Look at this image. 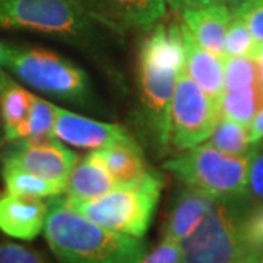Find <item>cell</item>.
<instances>
[{"label":"cell","instance_id":"cell-34","mask_svg":"<svg viewBox=\"0 0 263 263\" xmlns=\"http://www.w3.org/2000/svg\"><path fill=\"white\" fill-rule=\"evenodd\" d=\"M10 46L0 41V67L5 69V63H6V59H8V54H9Z\"/></svg>","mask_w":263,"mask_h":263},{"label":"cell","instance_id":"cell-37","mask_svg":"<svg viewBox=\"0 0 263 263\" xmlns=\"http://www.w3.org/2000/svg\"><path fill=\"white\" fill-rule=\"evenodd\" d=\"M259 263H263V256H262V259H260V262H259Z\"/></svg>","mask_w":263,"mask_h":263},{"label":"cell","instance_id":"cell-13","mask_svg":"<svg viewBox=\"0 0 263 263\" xmlns=\"http://www.w3.org/2000/svg\"><path fill=\"white\" fill-rule=\"evenodd\" d=\"M183 24L196 43L216 56H226V37L233 10L226 3H214L209 6L187 9L181 12Z\"/></svg>","mask_w":263,"mask_h":263},{"label":"cell","instance_id":"cell-10","mask_svg":"<svg viewBox=\"0 0 263 263\" xmlns=\"http://www.w3.org/2000/svg\"><path fill=\"white\" fill-rule=\"evenodd\" d=\"M92 19L119 31L151 28L165 15V0H79Z\"/></svg>","mask_w":263,"mask_h":263},{"label":"cell","instance_id":"cell-9","mask_svg":"<svg viewBox=\"0 0 263 263\" xmlns=\"http://www.w3.org/2000/svg\"><path fill=\"white\" fill-rule=\"evenodd\" d=\"M3 157V165L25 170L43 179L66 184L70 171L78 162L73 151L63 146L57 138L21 139Z\"/></svg>","mask_w":263,"mask_h":263},{"label":"cell","instance_id":"cell-8","mask_svg":"<svg viewBox=\"0 0 263 263\" xmlns=\"http://www.w3.org/2000/svg\"><path fill=\"white\" fill-rule=\"evenodd\" d=\"M179 73L170 66L139 60L142 117L151 138L160 148L167 146L171 139L170 108Z\"/></svg>","mask_w":263,"mask_h":263},{"label":"cell","instance_id":"cell-16","mask_svg":"<svg viewBox=\"0 0 263 263\" xmlns=\"http://www.w3.org/2000/svg\"><path fill=\"white\" fill-rule=\"evenodd\" d=\"M34 97L0 67V114L6 142L27 139Z\"/></svg>","mask_w":263,"mask_h":263},{"label":"cell","instance_id":"cell-29","mask_svg":"<svg viewBox=\"0 0 263 263\" xmlns=\"http://www.w3.org/2000/svg\"><path fill=\"white\" fill-rule=\"evenodd\" d=\"M181 249L180 243L162 238L161 245L154 249L149 254H145L141 263H180Z\"/></svg>","mask_w":263,"mask_h":263},{"label":"cell","instance_id":"cell-22","mask_svg":"<svg viewBox=\"0 0 263 263\" xmlns=\"http://www.w3.org/2000/svg\"><path fill=\"white\" fill-rule=\"evenodd\" d=\"M211 145H214L219 151L235 155V157H245L250 154L257 145H252L249 141V127L245 124L234 122L231 119L222 117L215 126V129L211 135Z\"/></svg>","mask_w":263,"mask_h":263},{"label":"cell","instance_id":"cell-17","mask_svg":"<svg viewBox=\"0 0 263 263\" xmlns=\"http://www.w3.org/2000/svg\"><path fill=\"white\" fill-rule=\"evenodd\" d=\"M218 199L186 187L174 200L164 224L162 238L181 243L203 221Z\"/></svg>","mask_w":263,"mask_h":263},{"label":"cell","instance_id":"cell-24","mask_svg":"<svg viewBox=\"0 0 263 263\" xmlns=\"http://www.w3.org/2000/svg\"><path fill=\"white\" fill-rule=\"evenodd\" d=\"M262 84L259 67L252 57H227L224 62V92Z\"/></svg>","mask_w":263,"mask_h":263},{"label":"cell","instance_id":"cell-15","mask_svg":"<svg viewBox=\"0 0 263 263\" xmlns=\"http://www.w3.org/2000/svg\"><path fill=\"white\" fill-rule=\"evenodd\" d=\"M91 155L107 170L117 187L133 186L148 173L143 152L132 136L113 142L100 149H94Z\"/></svg>","mask_w":263,"mask_h":263},{"label":"cell","instance_id":"cell-25","mask_svg":"<svg viewBox=\"0 0 263 263\" xmlns=\"http://www.w3.org/2000/svg\"><path fill=\"white\" fill-rule=\"evenodd\" d=\"M259 41L253 37L250 29L245 22L233 15L226 37V56L227 57H252L253 59Z\"/></svg>","mask_w":263,"mask_h":263},{"label":"cell","instance_id":"cell-21","mask_svg":"<svg viewBox=\"0 0 263 263\" xmlns=\"http://www.w3.org/2000/svg\"><path fill=\"white\" fill-rule=\"evenodd\" d=\"M221 116L249 127L263 107V85H254L237 91H227L221 98Z\"/></svg>","mask_w":263,"mask_h":263},{"label":"cell","instance_id":"cell-33","mask_svg":"<svg viewBox=\"0 0 263 263\" xmlns=\"http://www.w3.org/2000/svg\"><path fill=\"white\" fill-rule=\"evenodd\" d=\"M253 59L256 60L257 67H259L260 82H262V85H263V43H260V44H259V48H257V51H256V54H254Z\"/></svg>","mask_w":263,"mask_h":263},{"label":"cell","instance_id":"cell-36","mask_svg":"<svg viewBox=\"0 0 263 263\" xmlns=\"http://www.w3.org/2000/svg\"><path fill=\"white\" fill-rule=\"evenodd\" d=\"M238 2H240V0H222V3H226V5H228L230 8H231V6H234V5H237Z\"/></svg>","mask_w":263,"mask_h":263},{"label":"cell","instance_id":"cell-19","mask_svg":"<svg viewBox=\"0 0 263 263\" xmlns=\"http://www.w3.org/2000/svg\"><path fill=\"white\" fill-rule=\"evenodd\" d=\"M116 183L107 170L89 154L78 160L66 180L65 192L72 199H94L116 189Z\"/></svg>","mask_w":263,"mask_h":263},{"label":"cell","instance_id":"cell-5","mask_svg":"<svg viewBox=\"0 0 263 263\" xmlns=\"http://www.w3.org/2000/svg\"><path fill=\"white\" fill-rule=\"evenodd\" d=\"M5 70L40 92L63 101L79 104L88 97L84 70L48 50L10 46Z\"/></svg>","mask_w":263,"mask_h":263},{"label":"cell","instance_id":"cell-31","mask_svg":"<svg viewBox=\"0 0 263 263\" xmlns=\"http://www.w3.org/2000/svg\"><path fill=\"white\" fill-rule=\"evenodd\" d=\"M165 3H168L170 8L176 12H183L187 9H197V8L209 6L214 3H222V0H165Z\"/></svg>","mask_w":263,"mask_h":263},{"label":"cell","instance_id":"cell-28","mask_svg":"<svg viewBox=\"0 0 263 263\" xmlns=\"http://www.w3.org/2000/svg\"><path fill=\"white\" fill-rule=\"evenodd\" d=\"M0 263H48L44 254L27 246L0 241Z\"/></svg>","mask_w":263,"mask_h":263},{"label":"cell","instance_id":"cell-7","mask_svg":"<svg viewBox=\"0 0 263 263\" xmlns=\"http://www.w3.org/2000/svg\"><path fill=\"white\" fill-rule=\"evenodd\" d=\"M221 119L219 103L181 70L170 108L171 141L179 149H190L208 141Z\"/></svg>","mask_w":263,"mask_h":263},{"label":"cell","instance_id":"cell-32","mask_svg":"<svg viewBox=\"0 0 263 263\" xmlns=\"http://www.w3.org/2000/svg\"><path fill=\"white\" fill-rule=\"evenodd\" d=\"M249 141L252 145H259L263 141V107L249 124Z\"/></svg>","mask_w":263,"mask_h":263},{"label":"cell","instance_id":"cell-30","mask_svg":"<svg viewBox=\"0 0 263 263\" xmlns=\"http://www.w3.org/2000/svg\"><path fill=\"white\" fill-rule=\"evenodd\" d=\"M247 195H250L257 202H263V151L260 152L256 149L250 162Z\"/></svg>","mask_w":263,"mask_h":263},{"label":"cell","instance_id":"cell-11","mask_svg":"<svg viewBox=\"0 0 263 263\" xmlns=\"http://www.w3.org/2000/svg\"><path fill=\"white\" fill-rule=\"evenodd\" d=\"M54 136L76 148L100 149L116 141L130 138L129 132L119 124L97 122L60 107H54Z\"/></svg>","mask_w":263,"mask_h":263},{"label":"cell","instance_id":"cell-27","mask_svg":"<svg viewBox=\"0 0 263 263\" xmlns=\"http://www.w3.org/2000/svg\"><path fill=\"white\" fill-rule=\"evenodd\" d=\"M231 10L247 25L253 37L263 43V0H240Z\"/></svg>","mask_w":263,"mask_h":263},{"label":"cell","instance_id":"cell-1","mask_svg":"<svg viewBox=\"0 0 263 263\" xmlns=\"http://www.w3.org/2000/svg\"><path fill=\"white\" fill-rule=\"evenodd\" d=\"M44 235L59 263H141L146 254L142 238L97 224L67 206L63 197H50Z\"/></svg>","mask_w":263,"mask_h":263},{"label":"cell","instance_id":"cell-2","mask_svg":"<svg viewBox=\"0 0 263 263\" xmlns=\"http://www.w3.org/2000/svg\"><path fill=\"white\" fill-rule=\"evenodd\" d=\"M164 180L158 173H146L127 187H116L94 199L63 197L65 203L85 218L108 230L142 238L149 228L158 205Z\"/></svg>","mask_w":263,"mask_h":263},{"label":"cell","instance_id":"cell-6","mask_svg":"<svg viewBox=\"0 0 263 263\" xmlns=\"http://www.w3.org/2000/svg\"><path fill=\"white\" fill-rule=\"evenodd\" d=\"M91 19L79 0H0V28L76 38L89 29Z\"/></svg>","mask_w":263,"mask_h":263},{"label":"cell","instance_id":"cell-26","mask_svg":"<svg viewBox=\"0 0 263 263\" xmlns=\"http://www.w3.org/2000/svg\"><path fill=\"white\" fill-rule=\"evenodd\" d=\"M54 107L46 100L34 97L29 116V136L27 139H48L54 136Z\"/></svg>","mask_w":263,"mask_h":263},{"label":"cell","instance_id":"cell-4","mask_svg":"<svg viewBox=\"0 0 263 263\" xmlns=\"http://www.w3.org/2000/svg\"><path fill=\"white\" fill-rule=\"evenodd\" d=\"M243 209V197L218 199L196 230L180 243V263H256L249 259L240 234Z\"/></svg>","mask_w":263,"mask_h":263},{"label":"cell","instance_id":"cell-18","mask_svg":"<svg viewBox=\"0 0 263 263\" xmlns=\"http://www.w3.org/2000/svg\"><path fill=\"white\" fill-rule=\"evenodd\" d=\"M141 59L184 70V41L180 24L157 25L142 44Z\"/></svg>","mask_w":263,"mask_h":263},{"label":"cell","instance_id":"cell-23","mask_svg":"<svg viewBox=\"0 0 263 263\" xmlns=\"http://www.w3.org/2000/svg\"><path fill=\"white\" fill-rule=\"evenodd\" d=\"M240 234L249 259L259 263L263 256V202L243 209L240 218Z\"/></svg>","mask_w":263,"mask_h":263},{"label":"cell","instance_id":"cell-35","mask_svg":"<svg viewBox=\"0 0 263 263\" xmlns=\"http://www.w3.org/2000/svg\"><path fill=\"white\" fill-rule=\"evenodd\" d=\"M5 142H6V136H5V129H3V122H2V114H0V148L3 146Z\"/></svg>","mask_w":263,"mask_h":263},{"label":"cell","instance_id":"cell-20","mask_svg":"<svg viewBox=\"0 0 263 263\" xmlns=\"http://www.w3.org/2000/svg\"><path fill=\"white\" fill-rule=\"evenodd\" d=\"M2 176L6 186V192L12 195L43 199V197L59 196L65 192L63 183L43 179L18 167L3 165Z\"/></svg>","mask_w":263,"mask_h":263},{"label":"cell","instance_id":"cell-3","mask_svg":"<svg viewBox=\"0 0 263 263\" xmlns=\"http://www.w3.org/2000/svg\"><path fill=\"white\" fill-rule=\"evenodd\" d=\"M257 146L245 157L230 155L211 143H200L184 155L167 161L164 168L186 186L214 199H240L247 195L249 170Z\"/></svg>","mask_w":263,"mask_h":263},{"label":"cell","instance_id":"cell-12","mask_svg":"<svg viewBox=\"0 0 263 263\" xmlns=\"http://www.w3.org/2000/svg\"><path fill=\"white\" fill-rule=\"evenodd\" d=\"M47 212V202L6 192L0 197V231L24 241L34 240L44 230Z\"/></svg>","mask_w":263,"mask_h":263},{"label":"cell","instance_id":"cell-14","mask_svg":"<svg viewBox=\"0 0 263 263\" xmlns=\"http://www.w3.org/2000/svg\"><path fill=\"white\" fill-rule=\"evenodd\" d=\"M181 34L184 41V72L196 82L216 103L224 95V57H219L200 47L186 25L181 22Z\"/></svg>","mask_w":263,"mask_h":263}]
</instances>
